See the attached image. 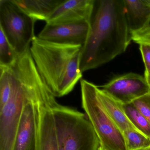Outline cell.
Wrapping results in <instances>:
<instances>
[{"instance_id": "obj_19", "label": "cell", "mask_w": 150, "mask_h": 150, "mask_svg": "<svg viewBox=\"0 0 150 150\" xmlns=\"http://www.w3.org/2000/svg\"><path fill=\"white\" fill-rule=\"evenodd\" d=\"M131 35L132 40L136 43L150 47V25L144 29Z\"/></svg>"}, {"instance_id": "obj_18", "label": "cell", "mask_w": 150, "mask_h": 150, "mask_svg": "<svg viewBox=\"0 0 150 150\" xmlns=\"http://www.w3.org/2000/svg\"><path fill=\"white\" fill-rule=\"evenodd\" d=\"M132 103L150 123V93L135 100Z\"/></svg>"}, {"instance_id": "obj_7", "label": "cell", "mask_w": 150, "mask_h": 150, "mask_svg": "<svg viewBox=\"0 0 150 150\" xmlns=\"http://www.w3.org/2000/svg\"><path fill=\"white\" fill-rule=\"evenodd\" d=\"M48 86L40 75L34 83L24 106L16 132L13 150H35L37 135V102Z\"/></svg>"}, {"instance_id": "obj_6", "label": "cell", "mask_w": 150, "mask_h": 150, "mask_svg": "<svg viewBox=\"0 0 150 150\" xmlns=\"http://www.w3.org/2000/svg\"><path fill=\"white\" fill-rule=\"evenodd\" d=\"M36 21L22 11L12 0H0V28L18 56L30 48Z\"/></svg>"}, {"instance_id": "obj_16", "label": "cell", "mask_w": 150, "mask_h": 150, "mask_svg": "<svg viewBox=\"0 0 150 150\" xmlns=\"http://www.w3.org/2000/svg\"><path fill=\"white\" fill-rule=\"evenodd\" d=\"M128 150H142L150 147V138L136 130L123 132Z\"/></svg>"}, {"instance_id": "obj_2", "label": "cell", "mask_w": 150, "mask_h": 150, "mask_svg": "<svg viewBox=\"0 0 150 150\" xmlns=\"http://www.w3.org/2000/svg\"><path fill=\"white\" fill-rule=\"evenodd\" d=\"M82 46L47 42L36 36L30 51L37 69L55 97L72 91L82 77L80 68Z\"/></svg>"}, {"instance_id": "obj_13", "label": "cell", "mask_w": 150, "mask_h": 150, "mask_svg": "<svg viewBox=\"0 0 150 150\" xmlns=\"http://www.w3.org/2000/svg\"><path fill=\"white\" fill-rule=\"evenodd\" d=\"M27 15L35 21L47 22L55 9L65 0H12Z\"/></svg>"}, {"instance_id": "obj_8", "label": "cell", "mask_w": 150, "mask_h": 150, "mask_svg": "<svg viewBox=\"0 0 150 150\" xmlns=\"http://www.w3.org/2000/svg\"><path fill=\"white\" fill-rule=\"evenodd\" d=\"M56 100L49 88L41 94L37 102V135L35 150H59L52 105Z\"/></svg>"}, {"instance_id": "obj_14", "label": "cell", "mask_w": 150, "mask_h": 150, "mask_svg": "<svg viewBox=\"0 0 150 150\" xmlns=\"http://www.w3.org/2000/svg\"><path fill=\"white\" fill-rule=\"evenodd\" d=\"M97 91L99 98L108 114L122 133L128 130H136L139 131L128 118L123 104L99 88V87Z\"/></svg>"}, {"instance_id": "obj_5", "label": "cell", "mask_w": 150, "mask_h": 150, "mask_svg": "<svg viewBox=\"0 0 150 150\" xmlns=\"http://www.w3.org/2000/svg\"><path fill=\"white\" fill-rule=\"evenodd\" d=\"M82 107L100 141L106 150H128L122 132L108 114L98 94V87L81 81Z\"/></svg>"}, {"instance_id": "obj_11", "label": "cell", "mask_w": 150, "mask_h": 150, "mask_svg": "<svg viewBox=\"0 0 150 150\" xmlns=\"http://www.w3.org/2000/svg\"><path fill=\"white\" fill-rule=\"evenodd\" d=\"M95 0H65L52 13L46 23L52 24L90 21Z\"/></svg>"}, {"instance_id": "obj_4", "label": "cell", "mask_w": 150, "mask_h": 150, "mask_svg": "<svg viewBox=\"0 0 150 150\" xmlns=\"http://www.w3.org/2000/svg\"><path fill=\"white\" fill-rule=\"evenodd\" d=\"M52 111L59 150H98L100 141L86 114L57 100Z\"/></svg>"}, {"instance_id": "obj_17", "label": "cell", "mask_w": 150, "mask_h": 150, "mask_svg": "<svg viewBox=\"0 0 150 150\" xmlns=\"http://www.w3.org/2000/svg\"><path fill=\"white\" fill-rule=\"evenodd\" d=\"M18 55L0 28V67H9L16 60Z\"/></svg>"}, {"instance_id": "obj_9", "label": "cell", "mask_w": 150, "mask_h": 150, "mask_svg": "<svg viewBox=\"0 0 150 150\" xmlns=\"http://www.w3.org/2000/svg\"><path fill=\"white\" fill-rule=\"evenodd\" d=\"M99 87L123 104L132 103L150 93V87L144 77L134 73L117 76Z\"/></svg>"}, {"instance_id": "obj_10", "label": "cell", "mask_w": 150, "mask_h": 150, "mask_svg": "<svg viewBox=\"0 0 150 150\" xmlns=\"http://www.w3.org/2000/svg\"><path fill=\"white\" fill-rule=\"evenodd\" d=\"M90 29V21H88L64 24L46 23L38 37L55 43L83 46Z\"/></svg>"}, {"instance_id": "obj_12", "label": "cell", "mask_w": 150, "mask_h": 150, "mask_svg": "<svg viewBox=\"0 0 150 150\" xmlns=\"http://www.w3.org/2000/svg\"><path fill=\"white\" fill-rule=\"evenodd\" d=\"M125 16L131 34L150 25V5L146 0H123Z\"/></svg>"}, {"instance_id": "obj_23", "label": "cell", "mask_w": 150, "mask_h": 150, "mask_svg": "<svg viewBox=\"0 0 150 150\" xmlns=\"http://www.w3.org/2000/svg\"><path fill=\"white\" fill-rule=\"evenodd\" d=\"M146 2L150 5V0H146Z\"/></svg>"}, {"instance_id": "obj_15", "label": "cell", "mask_w": 150, "mask_h": 150, "mask_svg": "<svg viewBox=\"0 0 150 150\" xmlns=\"http://www.w3.org/2000/svg\"><path fill=\"white\" fill-rule=\"evenodd\" d=\"M125 111L137 129L150 138V123L132 103L123 104Z\"/></svg>"}, {"instance_id": "obj_21", "label": "cell", "mask_w": 150, "mask_h": 150, "mask_svg": "<svg viewBox=\"0 0 150 150\" xmlns=\"http://www.w3.org/2000/svg\"><path fill=\"white\" fill-rule=\"evenodd\" d=\"M145 79L146 80L147 83L150 87V73H144Z\"/></svg>"}, {"instance_id": "obj_3", "label": "cell", "mask_w": 150, "mask_h": 150, "mask_svg": "<svg viewBox=\"0 0 150 150\" xmlns=\"http://www.w3.org/2000/svg\"><path fill=\"white\" fill-rule=\"evenodd\" d=\"M9 67L12 90L8 101L0 109V150H13L24 105L39 74L29 50Z\"/></svg>"}, {"instance_id": "obj_1", "label": "cell", "mask_w": 150, "mask_h": 150, "mask_svg": "<svg viewBox=\"0 0 150 150\" xmlns=\"http://www.w3.org/2000/svg\"><path fill=\"white\" fill-rule=\"evenodd\" d=\"M131 40L123 0L95 1L90 31L81 50V72L97 68L123 53Z\"/></svg>"}, {"instance_id": "obj_20", "label": "cell", "mask_w": 150, "mask_h": 150, "mask_svg": "<svg viewBox=\"0 0 150 150\" xmlns=\"http://www.w3.org/2000/svg\"><path fill=\"white\" fill-rule=\"evenodd\" d=\"M139 50L145 67V73H150V47L139 45Z\"/></svg>"}, {"instance_id": "obj_24", "label": "cell", "mask_w": 150, "mask_h": 150, "mask_svg": "<svg viewBox=\"0 0 150 150\" xmlns=\"http://www.w3.org/2000/svg\"><path fill=\"white\" fill-rule=\"evenodd\" d=\"M150 150V147H148V148H146V149H144V150Z\"/></svg>"}, {"instance_id": "obj_22", "label": "cell", "mask_w": 150, "mask_h": 150, "mask_svg": "<svg viewBox=\"0 0 150 150\" xmlns=\"http://www.w3.org/2000/svg\"><path fill=\"white\" fill-rule=\"evenodd\" d=\"M98 150H106L105 149H103V147H102L101 146H100V147H99V149H98Z\"/></svg>"}]
</instances>
